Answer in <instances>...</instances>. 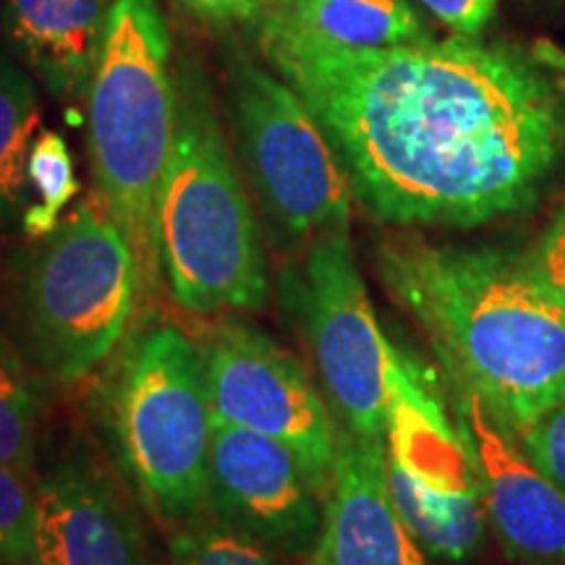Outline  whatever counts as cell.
<instances>
[{
    "label": "cell",
    "mask_w": 565,
    "mask_h": 565,
    "mask_svg": "<svg viewBox=\"0 0 565 565\" xmlns=\"http://www.w3.org/2000/svg\"><path fill=\"white\" fill-rule=\"evenodd\" d=\"M38 477L0 466V565H34Z\"/></svg>",
    "instance_id": "cell-21"
},
{
    "label": "cell",
    "mask_w": 565,
    "mask_h": 565,
    "mask_svg": "<svg viewBox=\"0 0 565 565\" xmlns=\"http://www.w3.org/2000/svg\"><path fill=\"white\" fill-rule=\"evenodd\" d=\"M291 299L299 303L320 391L338 427L385 440L395 345L374 317L349 225L309 242L301 267L291 273Z\"/></svg>",
    "instance_id": "cell-9"
},
{
    "label": "cell",
    "mask_w": 565,
    "mask_h": 565,
    "mask_svg": "<svg viewBox=\"0 0 565 565\" xmlns=\"http://www.w3.org/2000/svg\"><path fill=\"white\" fill-rule=\"evenodd\" d=\"M40 121V92L30 68L0 53V228L24 212L26 162Z\"/></svg>",
    "instance_id": "cell-17"
},
{
    "label": "cell",
    "mask_w": 565,
    "mask_h": 565,
    "mask_svg": "<svg viewBox=\"0 0 565 565\" xmlns=\"http://www.w3.org/2000/svg\"><path fill=\"white\" fill-rule=\"evenodd\" d=\"M26 181L38 192L40 202L21 212L26 236L45 238L58 228L61 210L79 194V179L74 173V158L66 139L55 131H40L26 162Z\"/></svg>",
    "instance_id": "cell-19"
},
{
    "label": "cell",
    "mask_w": 565,
    "mask_h": 565,
    "mask_svg": "<svg viewBox=\"0 0 565 565\" xmlns=\"http://www.w3.org/2000/svg\"><path fill=\"white\" fill-rule=\"evenodd\" d=\"M515 257L526 278L565 317V196L540 236Z\"/></svg>",
    "instance_id": "cell-22"
},
{
    "label": "cell",
    "mask_w": 565,
    "mask_h": 565,
    "mask_svg": "<svg viewBox=\"0 0 565 565\" xmlns=\"http://www.w3.org/2000/svg\"><path fill=\"white\" fill-rule=\"evenodd\" d=\"M116 0H0L11 51L61 100L87 97Z\"/></svg>",
    "instance_id": "cell-15"
},
{
    "label": "cell",
    "mask_w": 565,
    "mask_h": 565,
    "mask_svg": "<svg viewBox=\"0 0 565 565\" xmlns=\"http://www.w3.org/2000/svg\"><path fill=\"white\" fill-rule=\"evenodd\" d=\"M456 416L503 553L519 565H565V490L529 461L475 393L456 391Z\"/></svg>",
    "instance_id": "cell-13"
},
{
    "label": "cell",
    "mask_w": 565,
    "mask_h": 565,
    "mask_svg": "<svg viewBox=\"0 0 565 565\" xmlns=\"http://www.w3.org/2000/svg\"><path fill=\"white\" fill-rule=\"evenodd\" d=\"M158 267L192 315L265 312L270 273L257 217L210 84L175 68V134L158 196Z\"/></svg>",
    "instance_id": "cell-3"
},
{
    "label": "cell",
    "mask_w": 565,
    "mask_h": 565,
    "mask_svg": "<svg viewBox=\"0 0 565 565\" xmlns=\"http://www.w3.org/2000/svg\"><path fill=\"white\" fill-rule=\"evenodd\" d=\"M263 24L335 47H393L433 40L408 0H270Z\"/></svg>",
    "instance_id": "cell-16"
},
{
    "label": "cell",
    "mask_w": 565,
    "mask_h": 565,
    "mask_svg": "<svg viewBox=\"0 0 565 565\" xmlns=\"http://www.w3.org/2000/svg\"><path fill=\"white\" fill-rule=\"evenodd\" d=\"M181 3L202 19L231 21L257 17L270 6V0H181Z\"/></svg>",
    "instance_id": "cell-25"
},
{
    "label": "cell",
    "mask_w": 565,
    "mask_h": 565,
    "mask_svg": "<svg viewBox=\"0 0 565 565\" xmlns=\"http://www.w3.org/2000/svg\"><path fill=\"white\" fill-rule=\"evenodd\" d=\"M38 503L34 565H162L134 500L82 450L38 479Z\"/></svg>",
    "instance_id": "cell-12"
},
{
    "label": "cell",
    "mask_w": 565,
    "mask_h": 565,
    "mask_svg": "<svg viewBox=\"0 0 565 565\" xmlns=\"http://www.w3.org/2000/svg\"><path fill=\"white\" fill-rule=\"evenodd\" d=\"M210 515L301 565L322 529V498L296 456L270 437L215 424L210 448Z\"/></svg>",
    "instance_id": "cell-11"
},
{
    "label": "cell",
    "mask_w": 565,
    "mask_h": 565,
    "mask_svg": "<svg viewBox=\"0 0 565 565\" xmlns=\"http://www.w3.org/2000/svg\"><path fill=\"white\" fill-rule=\"evenodd\" d=\"M84 100L97 200L131 246L141 294H150L160 278L158 196L175 134L171 32L158 0L113 3Z\"/></svg>",
    "instance_id": "cell-5"
},
{
    "label": "cell",
    "mask_w": 565,
    "mask_h": 565,
    "mask_svg": "<svg viewBox=\"0 0 565 565\" xmlns=\"http://www.w3.org/2000/svg\"><path fill=\"white\" fill-rule=\"evenodd\" d=\"M200 351L212 422L280 443L324 498L333 477L338 427L299 359L233 315L212 324Z\"/></svg>",
    "instance_id": "cell-10"
},
{
    "label": "cell",
    "mask_w": 565,
    "mask_h": 565,
    "mask_svg": "<svg viewBox=\"0 0 565 565\" xmlns=\"http://www.w3.org/2000/svg\"><path fill=\"white\" fill-rule=\"evenodd\" d=\"M168 534V565H294L210 513Z\"/></svg>",
    "instance_id": "cell-20"
},
{
    "label": "cell",
    "mask_w": 565,
    "mask_h": 565,
    "mask_svg": "<svg viewBox=\"0 0 565 565\" xmlns=\"http://www.w3.org/2000/svg\"><path fill=\"white\" fill-rule=\"evenodd\" d=\"M532 55L540 63H545L547 68L557 71V74H565V51H561V47H555L553 42H536Z\"/></svg>",
    "instance_id": "cell-26"
},
{
    "label": "cell",
    "mask_w": 565,
    "mask_h": 565,
    "mask_svg": "<svg viewBox=\"0 0 565 565\" xmlns=\"http://www.w3.org/2000/svg\"><path fill=\"white\" fill-rule=\"evenodd\" d=\"M377 273L433 343L454 391H469L508 435L565 401V317L498 246L380 244Z\"/></svg>",
    "instance_id": "cell-2"
},
{
    "label": "cell",
    "mask_w": 565,
    "mask_h": 565,
    "mask_svg": "<svg viewBox=\"0 0 565 565\" xmlns=\"http://www.w3.org/2000/svg\"><path fill=\"white\" fill-rule=\"evenodd\" d=\"M301 565H427V553L391 498L385 440H364L338 427L322 529Z\"/></svg>",
    "instance_id": "cell-14"
},
{
    "label": "cell",
    "mask_w": 565,
    "mask_h": 565,
    "mask_svg": "<svg viewBox=\"0 0 565 565\" xmlns=\"http://www.w3.org/2000/svg\"><path fill=\"white\" fill-rule=\"evenodd\" d=\"M100 424L131 498L171 532L210 513L212 412L202 351L179 324L150 320L103 377Z\"/></svg>",
    "instance_id": "cell-4"
},
{
    "label": "cell",
    "mask_w": 565,
    "mask_h": 565,
    "mask_svg": "<svg viewBox=\"0 0 565 565\" xmlns=\"http://www.w3.org/2000/svg\"><path fill=\"white\" fill-rule=\"evenodd\" d=\"M141 296L139 267L103 202L87 200L40 238L19 286L34 364L61 385L87 377L116 351Z\"/></svg>",
    "instance_id": "cell-6"
},
{
    "label": "cell",
    "mask_w": 565,
    "mask_h": 565,
    "mask_svg": "<svg viewBox=\"0 0 565 565\" xmlns=\"http://www.w3.org/2000/svg\"><path fill=\"white\" fill-rule=\"evenodd\" d=\"M519 445L542 475L565 490V401L536 416L519 435Z\"/></svg>",
    "instance_id": "cell-23"
},
{
    "label": "cell",
    "mask_w": 565,
    "mask_h": 565,
    "mask_svg": "<svg viewBox=\"0 0 565 565\" xmlns=\"http://www.w3.org/2000/svg\"><path fill=\"white\" fill-rule=\"evenodd\" d=\"M225 89L238 160L275 231L309 244L349 225V173L299 92L238 47L225 58Z\"/></svg>",
    "instance_id": "cell-7"
},
{
    "label": "cell",
    "mask_w": 565,
    "mask_h": 565,
    "mask_svg": "<svg viewBox=\"0 0 565 565\" xmlns=\"http://www.w3.org/2000/svg\"><path fill=\"white\" fill-rule=\"evenodd\" d=\"M42 393L34 372L0 335V466L34 477Z\"/></svg>",
    "instance_id": "cell-18"
},
{
    "label": "cell",
    "mask_w": 565,
    "mask_h": 565,
    "mask_svg": "<svg viewBox=\"0 0 565 565\" xmlns=\"http://www.w3.org/2000/svg\"><path fill=\"white\" fill-rule=\"evenodd\" d=\"M419 3L448 30L461 38H477L490 24L500 0H419Z\"/></svg>",
    "instance_id": "cell-24"
},
{
    "label": "cell",
    "mask_w": 565,
    "mask_h": 565,
    "mask_svg": "<svg viewBox=\"0 0 565 565\" xmlns=\"http://www.w3.org/2000/svg\"><path fill=\"white\" fill-rule=\"evenodd\" d=\"M385 469L393 503L424 553L456 565L479 553L490 521L475 458L429 374L401 349L393 353Z\"/></svg>",
    "instance_id": "cell-8"
},
{
    "label": "cell",
    "mask_w": 565,
    "mask_h": 565,
    "mask_svg": "<svg viewBox=\"0 0 565 565\" xmlns=\"http://www.w3.org/2000/svg\"><path fill=\"white\" fill-rule=\"evenodd\" d=\"M259 47L383 223L477 228L524 212L565 158V79L513 45L335 47L259 21Z\"/></svg>",
    "instance_id": "cell-1"
}]
</instances>
